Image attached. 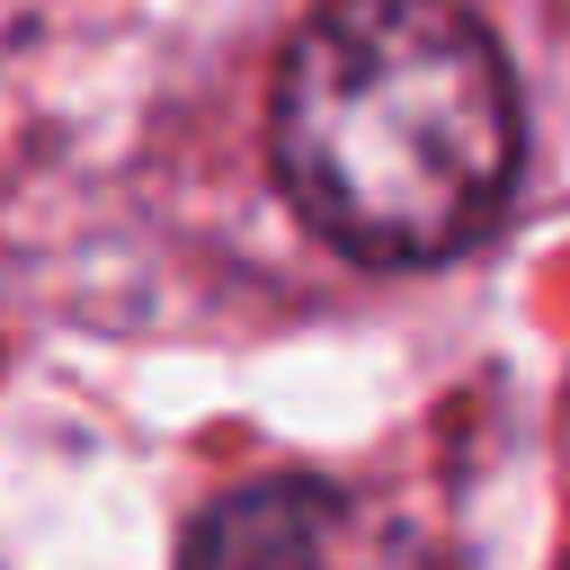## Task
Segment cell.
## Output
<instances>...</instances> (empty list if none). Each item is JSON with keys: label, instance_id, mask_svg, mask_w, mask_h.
Here are the masks:
<instances>
[{"label": "cell", "instance_id": "6da1fadb", "mask_svg": "<svg viewBox=\"0 0 570 570\" xmlns=\"http://www.w3.org/2000/svg\"><path fill=\"white\" fill-rule=\"evenodd\" d=\"M276 178L347 258L463 249L517 178V89L454 0H330L276 71Z\"/></svg>", "mask_w": 570, "mask_h": 570}, {"label": "cell", "instance_id": "7a4b0ae2", "mask_svg": "<svg viewBox=\"0 0 570 570\" xmlns=\"http://www.w3.org/2000/svg\"><path fill=\"white\" fill-rule=\"evenodd\" d=\"M321 543H330V499L312 481H258L196 517L178 570H321Z\"/></svg>", "mask_w": 570, "mask_h": 570}]
</instances>
